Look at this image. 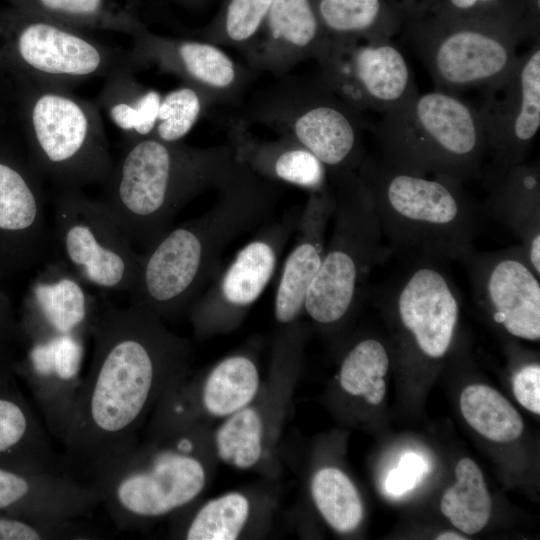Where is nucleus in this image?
Wrapping results in <instances>:
<instances>
[{
	"mask_svg": "<svg viewBox=\"0 0 540 540\" xmlns=\"http://www.w3.org/2000/svg\"><path fill=\"white\" fill-rule=\"evenodd\" d=\"M91 337L92 361L62 442L71 472L80 475L139 441L148 413L185 374L189 358L186 340L133 303L120 308L101 300Z\"/></svg>",
	"mask_w": 540,
	"mask_h": 540,
	"instance_id": "1",
	"label": "nucleus"
},
{
	"mask_svg": "<svg viewBox=\"0 0 540 540\" xmlns=\"http://www.w3.org/2000/svg\"><path fill=\"white\" fill-rule=\"evenodd\" d=\"M216 190L217 199L207 212L171 227L139 253L130 303L162 319L178 315L219 273L228 244L270 219L274 187L240 160Z\"/></svg>",
	"mask_w": 540,
	"mask_h": 540,
	"instance_id": "2",
	"label": "nucleus"
},
{
	"mask_svg": "<svg viewBox=\"0 0 540 540\" xmlns=\"http://www.w3.org/2000/svg\"><path fill=\"white\" fill-rule=\"evenodd\" d=\"M236 161L227 147L199 149L141 137L113 164L101 201L142 253L172 227L191 199L216 190Z\"/></svg>",
	"mask_w": 540,
	"mask_h": 540,
	"instance_id": "3",
	"label": "nucleus"
},
{
	"mask_svg": "<svg viewBox=\"0 0 540 540\" xmlns=\"http://www.w3.org/2000/svg\"><path fill=\"white\" fill-rule=\"evenodd\" d=\"M356 172L371 193L392 255L450 261L479 233L483 213L458 179L403 170L371 156Z\"/></svg>",
	"mask_w": 540,
	"mask_h": 540,
	"instance_id": "4",
	"label": "nucleus"
},
{
	"mask_svg": "<svg viewBox=\"0 0 540 540\" xmlns=\"http://www.w3.org/2000/svg\"><path fill=\"white\" fill-rule=\"evenodd\" d=\"M187 425L155 427L153 436L87 468L80 477L120 530L181 511L202 493L206 469Z\"/></svg>",
	"mask_w": 540,
	"mask_h": 540,
	"instance_id": "5",
	"label": "nucleus"
},
{
	"mask_svg": "<svg viewBox=\"0 0 540 540\" xmlns=\"http://www.w3.org/2000/svg\"><path fill=\"white\" fill-rule=\"evenodd\" d=\"M374 127L381 158L421 174H443L461 182L480 178L486 142L476 106L439 90L416 93L381 114Z\"/></svg>",
	"mask_w": 540,
	"mask_h": 540,
	"instance_id": "6",
	"label": "nucleus"
},
{
	"mask_svg": "<svg viewBox=\"0 0 540 540\" xmlns=\"http://www.w3.org/2000/svg\"><path fill=\"white\" fill-rule=\"evenodd\" d=\"M334 195V226L304 311L316 324L342 323L369 293L374 268L392 254L371 193L356 171L328 170Z\"/></svg>",
	"mask_w": 540,
	"mask_h": 540,
	"instance_id": "7",
	"label": "nucleus"
},
{
	"mask_svg": "<svg viewBox=\"0 0 540 540\" xmlns=\"http://www.w3.org/2000/svg\"><path fill=\"white\" fill-rule=\"evenodd\" d=\"M410 36L434 88L461 95L505 79L519 60L523 40L537 34L514 18L472 14L414 26Z\"/></svg>",
	"mask_w": 540,
	"mask_h": 540,
	"instance_id": "8",
	"label": "nucleus"
},
{
	"mask_svg": "<svg viewBox=\"0 0 540 540\" xmlns=\"http://www.w3.org/2000/svg\"><path fill=\"white\" fill-rule=\"evenodd\" d=\"M29 118L38 169L57 189L105 183L114 163L92 104L43 85Z\"/></svg>",
	"mask_w": 540,
	"mask_h": 540,
	"instance_id": "9",
	"label": "nucleus"
},
{
	"mask_svg": "<svg viewBox=\"0 0 540 540\" xmlns=\"http://www.w3.org/2000/svg\"><path fill=\"white\" fill-rule=\"evenodd\" d=\"M52 235L58 259L85 284L133 290L139 252L101 200L77 188L57 189Z\"/></svg>",
	"mask_w": 540,
	"mask_h": 540,
	"instance_id": "10",
	"label": "nucleus"
},
{
	"mask_svg": "<svg viewBox=\"0 0 540 540\" xmlns=\"http://www.w3.org/2000/svg\"><path fill=\"white\" fill-rule=\"evenodd\" d=\"M403 259L401 268L372 291L382 309L422 356L439 360L449 351L461 311V295L448 260Z\"/></svg>",
	"mask_w": 540,
	"mask_h": 540,
	"instance_id": "11",
	"label": "nucleus"
},
{
	"mask_svg": "<svg viewBox=\"0 0 540 540\" xmlns=\"http://www.w3.org/2000/svg\"><path fill=\"white\" fill-rule=\"evenodd\" d=\"M319 57L326 85L357 112L383 114L419 92L392 40L331 37Z\"/></svg>",
	"mask_w": 540,
	"mask_h": 540,
	"instance_id": "12",
	"label": "nucleus"
},
{
	"mask_svg": "<svg viewBox=\"0 0 540 540\" xmlns=\"http://www.w3.org/2000/svg\"><path fill=\"white\" fill-rule=\"evenodd\" d=\"M476 106L482 123L486 158L481 178L498 175L527 160L540 128V43L520 54L512 72L480 90Z\"/></svg>",
	"mask_w": 540,
	"mask_h": 540,
	"instance_id": "13",
	"label": "nucleus"
},
{
	"mask_svg": "<svg viewBox=\"0 0 540 540\" xmlns=\"http://www.w3.org/2000/svg\"><path fill=\"white\" fill-rule=\"evenodd\" d=\"M298 221L299 215L294 212L265 224L219 271L189 307L197 333L229 329L238 323L272 279Z\"/></svg>",
	"mask_w": 540,
	"mask_h": 540,
	"instance_id": "14",
	"label": "nucleus"
},
{
	"mask_svg": "<svg viewBox=\"0 0 540 540\" xmlns=\"http://www.w3.org/2000/svg\"><path fill=\"white\" fill-rule=\"evenodd\" d=\"M452 260L465 269L475 303L509 335L540 338V276L528 262L522 246L478 251L473 244Z\"/></svg>",
	"mask_w": 540,
	"mask_h": 540,
	"instance_id": "15",
	"label": "nucleus"
},
{
	"mask_svg": "<svg viewBox=\"0 0 540 540\" xmlns=\"http://www.w3.org/2000/svg\"><path fill=\"white\" fill-rule=\"evenodd\" d=\"M16 50L23 63L43 79V85L55 88L117 68L109 49L48 19L26 24L17 36Z\"/></svg>",
	"mask_w": 540,
	"mask_h": 540,
	"instance_id": "16",
	"label": "nucleus"
},
{
	"mask_svg": "<svg viewBox=\"0 0 540 540\" xmlns=\"http://www.w3.org/2000/svg\"><path fill=\"white\" fill-rule=\"evenodd\" d=\"M85 285L58 258L44 266L30 292L32 342L91 337L101 300L93 297Z\"/></svg>",
	"mask_w": 540,
	"mask_h": 540,
	"instance_id": "17",
	"label": "nucleus"
},
{
	"mask_svg": "<svg viewBox=\"0 0 540 540\" xmlns=\"http://www.w3.org/2000/svg\"><path fill=\"white\" fill-rule=\"evenodd\" d=\"M334 207L328 184L310 193L299 215L296 242L285 260L274 297V316L280 325H292L304 311L307 293L323 258L325 234Z\"/></svg>",
	"mask_w": 540,
	"mask_h": 540,
	"instance_id": "18",
	"label": "nucleus"
},
{
	"mask_svg": "<svg viewBox=\"0 0 540 540\" xmlns=\"http://www.w3.org/2000/svg\"><path fill=\"white\" fill-rule=\"evenodd\" d=\"M85 343L70 337L32 342L27 356L30 381L45 425L61 443L83 380Z\"/></svg>",
	"mask_w": 540,
	"mask_h": 540,
	"instance_id": "19",
	"label": "nucleus"
},
{
	"mask_svg": "<svg viewBox=\"0 0 540 540\" xmlns=\"http://www.w3.org/2000/svg\"><path fill=\"white\" fill-rule=\"evenodd\" d=\"M331 93L317 96L298 114L294 136L328 170L356 171L367 156L358 112Z\"/></svg>",
	"mask_w": 540,
	"mask_h": 540,
	"instance_id": "20",
	"label": "nucleus"
},
{
	"mask_svg": "<svg viewBox=\"0 0 540 540\" xmlns=\"http://www.w3.org/2000/svg\"><path fill=\"white\" fill-rule=\"evenodd\" d=\"M488 195L480 207L511 230L533 270L540 276V168L527 161L481 178Z\"/></svg>",
	"mask_w": 540,
	"mask_h": 540,
	"instance_id": "21",
	"label": "nucleus"
},
{
	"mask_svg": "<svg viewBox=\"0 0 540 540\" xmlns=\"http://www.w3.org/2000/svg\"><path fill=\"white\" fill-rule=\"evenodd\" d=\"M0 232L19 242L35 263L54 252L44 195L35 179L0 162Z\"/></svg>",
	"mask_w": 540,
	"mask_h": 540,
	"instance_id": "22",
	"label": "nucleus"
},
{
	"mask_svg": "<svg viewBox=\"0 0 540 540\" xmlns=\"http://www.w3.org/2000/svg\"><path fill=\"white\" fill-rule=\"evenodd\" d=\"M260 376L254 359L245 353L219 361L202 381L198 401L213 417L227 416L247 407L255 398Z\"/></svg>",
	"mask_w": 540,
	"mask_h": 540,
	"instance_id": "23",
	"label": "nucleus"
},
{
	"mask_svg": "<svg viewBox=\"0 0 540 540\" xmlns=\"http://www.w3.org/2000/svg\"><path fill=\"white\" fill-rule=\"evenodd\" d=\"M238 160L255 173L296 185L311 192L329 184L327 167L309 150L296 145L242 147L235 153Z\"/></svg>",
	"mask_w": 540,
	"mask_h": 540,
	"instance_id": "24",
	"label": "nucleus"
},
{
	"mask_svg": "<svg viewBox=\"0 0 540 540\" xmlns=\"http://www.w3.org/2000/svg\"><path fill=\"white\" fill-rule=\"evenodd\" d=\"M456 482L440 503L441 512L465 534L481 531L491 515V498L483 474L470 458L461 459L455 468Z\"/></svg>",
	"mask_w": 540,
	"mask_h": 540,
	"instance_id": "25",
	"label": "nucleus"
},
{
	"mask_svg": "<svg viewBox=\"0 0 540 540\" xmlns=\"http://www.w3.org/2000/svg\"><path fill=\"white\" fill-rule=\"evenodd\" d=\"M319 14L335 38L392 40L397 28L383 0H320Z\"/></svg>",
	"mask_w": 540,
	"mask_h": 540,
	"instance_id": "26",
	"label": "nucleus"
},
{
	"mask_svg": "<svg viewBox=\"0 0 540 540\" xmlns=\"http://www.w3.org/2000/svg\"><path fill=\"white\" fill-rule=\"evenodd\" d=\"M460 409L466 422L480 435L499 443L518 439L523 420L511 403L486 385H470L460 396Z\"/></svg>",
	"mask_w": 540,
	"mask_h": 540,
	"instance_id": "27",
	"label": "nucleus"
},
{
	"mask_svg": "<svg viewBox=\"0 0 540 540\" xmlns=\"http://www.w3.org/2000/svg\"><path fill=\"white\" fill-rule=\"evenodd\" d=\"M390 366L385 344L373 337L356 342L344 356L339 373L340 385L352 396H362L378 405L386 392L384 377Z\"/></svg>",
	"mask_w": 540,
	"mask_h": 540,
	"instance_id": "28",
	"label": "nucleus"
},
{
	"mask_svg": "<svg viewBox=\"0 0 540 540\" xmlns=\"http://www.w3.org/2000/svg\"><path fill=\"white\" fill-rule=\"evenodd\" d=\"M311 494L318 511L333 529L348 533L359 526L362 502L344 472L334 467L321 468L312 478Z\"/></svg>",
	"mask_w": 540,
	"mask_h": 540,
	"instance_id": "29",
	"label": "nucleus"
},
{
	"mask_svg": "<svg viewBox=\"0 0 540 540\" xmlns=\"http://www.w3.org/2000/svg\"><path fill=\"white\" fill-rule=\"evenodd\" d=\"M218 457L238 469H249L263 450V422L259 412L247 406L229 416L215 433Z\"/></svg>",
	"mask_w": 540,
	"mask_h": 540,
	"instance_id": "30",
	"label": "nucleus"
},
{
	"mask_svg": "<svg viewBox=\"0 0 540 540\" xmlns=\"http://www.w3.org/2000/svg\"><path fill=\"white\" fill-rule=\"evenodd\" d=\"M250 513L243 494L231 492L207 501L189 519L183 538L188 540H233L238 538Z\"/></svg>",
	"mask_w": 540,
	"mask_h": 540,
	"instance_id": "31",
	"label": "nucleus"
},
{
	"mask_svg": "<svg viewBox=\"0 0 540 540\" xmlns=\"http://www.w3.org/2000/svg\"><path fill=\"white\" fill-rule=\"evenodd\" d=\"M267 15L269 31L275 41L320 55L327 39L320 34L309 0H273Z\"/></svg>",
	"mask_w": 540,
	"mask_h": 540,
	"instance_id": "32",
	"label": "nucleus"
},
{
	"mask_svg": "<svg viewBox=\"0 0 540 540\" xmlns=\"http://www.w3.org/2000/svg\"><path fill=\"white\" fill-rule=\"evenodd\" d=\"M176 56L184 72L199 84L226 89L236 78L231 58L218 47L197 41L179 43Z\"/></svg>",
	"mask_w": 540,
	"mask_h": 540,
	"instance_id": "33",
	"label": "nucleus"
},
{
	"mask_svg": "<svg viewBox=\"0 0 540 540\" xmlns=\"http://www.w3.org/2000/svg\"><path fill=\"white\" fill-rule=\"evenodd\" d=\"M201 107V99L191 87L169 92L161 98L153 136L164 142H179L195 125Z\"/></svg>",
	"mask_w": 540,
	"mask_h": 540,
	"instance_id": "34",
	"label": "nucleus"
},
{
	"mask_svg": "<svg viewBox=\"0 0 540 540\" xmlns=\"http://www.w3.org/2000/svg\"><path fill=\"white\" fill-rule=\"evenodd\" d=\"M92 538H96V533L78 520L54 522L0 515V540Z\"/></svg>",
	"mask_w": 540,
	"mask_h": 540,
	"instance_id": "35",
	"label": "nucleus"
},
{
	"mask_svg": "<svg viewBox=\"0 0 540 540\" xmlns=\"http://www.w3.org/2000/svg\"><path fill=\"white\" fill-rule=\"evenodd\" d=\"M43 14L73 25L120 28L126 30V18L113 14L108 0H35Z\"/></svg>",
	"mask_w": 540,
	"mask_h": 540,
	"instance_id": "36",
	"label": "nucleus"
},
{
	"mask_svg": "<svg viewBox=\"0 0 540 540\" xmlns=\"http://www.w3.org/2000/svg\"><path fill=\"white\" fill-rule=\"evenodd\" d=\"M161 98L154 90L133 98H120L109 105V116L120 129L133 131L140 137L149 136L156 125Z\"/></svg>",
	"mask_w": 540,
	"mask_h": 540,
	"instance_id": "37",
	"label": "nucleus"
},
{
	"mask_svg": "<svg viewBox=\"0 0 540 540\" xmlns=\"http://www.w3.org/2000/svg\"><path fill=\"white\" fill-rule=\"evenodd\" d=\"M273 0H231L226 14V33L234 42L255 35Z\"/></svg>",
	"mask_w": 540,
	"mask_h": 540,
	"instance_id": "38",
	"label": "nucleus"
},
{
	"mask_svg": "<svg viewBox=\"0 0 540 540\" xmlns=\"http://www.w3.org/2000/svg\"><path fill=\"white\" fill-rule=\"evenodd\" d=\"M427 472L428 463L424 457L407 452L401 456L397 468L388 473L385 489L392 496H401L413 489Z\"/></svg>",
	"mask_w": 540,
	"mask_h": 540,
	"instance_id": "39",
	"label": "nucleus"
},
{
	"mask_svg": "<svg viewBox=\"0 0 540 540\" xmlns=\"http://www.w3.org/2000/svg\"><path fill=\"white\" fill-rule=\"evenodd\" d=\"M513 393L517 401L534 414H540V366L529 363L513 376Z\"/></svg>",
	"mask_w": 540,
	"mask_h": 540,
	"instance_id": "40",
	"label": "nucleus"
},
{
	"mask_svg": "<svg viewBox=\"0 0 540 540\" xmlns=\"http://www.w3.org/2000/svg\"><path fill=\"white\" fill-rule=\"evenodd\" d=\"M494 0H446L447 12L438 19H452L455 18L458 14L466 15L467 13H472L474 9L487 5ZM463 16V17H464Z\"/></svg>",
	"mask_w": 540,
	"mask_h": 540,
	"instance_id": "41",
	"label": "nucleus"
},
{
	"mask_svg": "<svg viewBox=\"0 0 540 540\" xmlns=\"http://www.w3.org/2000/svg\"><path fill=\"white\" fill-rule=\"evenodd\" d=\"M436 539L438 540H465L466 538L456 532H451V531H447V532H443L441 534H439Z\"/></svg>",
	"mask_w": 540,
	"mask_h": 540,
	"instance_id": "42",
	"label": "nucleus"
},
{
	"mask_svg": "<svg viewBox=\"0 0 540 540\" xmlns=\"http://www.w3.org/2000/svg\"><path fill=\"white\" fill-rule=\"evenodd\" d=\"M535 1H536V3H538V4H539V0H535Z\"/></svg>",
	"mask_w": 540,
	"mask_h": 540,
	"instance_id": "43",
	"label": "nucleus"
}]
</instances>
